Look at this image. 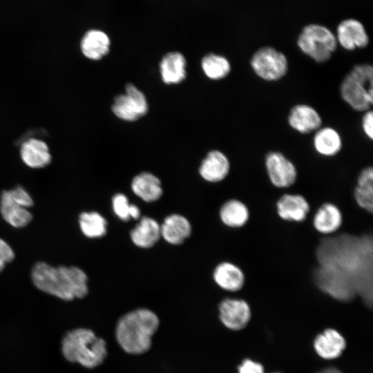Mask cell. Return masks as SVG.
Segmentation results:
<instances>
[{
	"instance_id": "cell-35",
	"label": "cell",
	"mask_w": 373,
	"mask_h": 373,
	"mask_svg": "<svg viewBox=\"0 0 373 373\" xmlns=\"http://www.w3.org/2000/svg\"><path fill=\"white\" fill-rule=\"evenodd\" d=\"M283 278H288V277H283Z\"/></svg>"
},
{
	"instance_id": "cell-16",
	"label": "cell",
	"mask_w": 373,
	"mask_h": 373,
	"mask_svg": "<svg viewBox=\"0 0 373 373\" xmlns=\"http://www.w3.org/2000/svg\"><path fill=\"white\" fill-rule=\"evenodd\" d=\"M287 122L289 126L301 134H308L321 127L322 118L312 106L298 104L291 107Z\"/></svg>"
},
{
	"instance_id": "cell-25",
	"label": "cell",
	"mask_w": 373,
	"mask_h": 373,
	"mask_svg": "<svg viewBox=\"0 0 373 373\" xmlns=\"http://www.w3.org/2000/svg\"><path fill=\"white\" fill-rule=\"evenodd\" d=\"M132 242L137 247L149 249L161 238L160 224L153 218L142 217L130 232Z\"/></svg>"
},
{
	"instance_id": "cell-19",
	"label": "cell",
	"mask_w": 373,
	"mask_h": 373,
	"mask_svg": "<svg viewBox=\"0 0 373 373\" xmlns=\"http://www.w3.org/2000/svg\"><path fill=\"white\" fill-rule=\"evenodd\" d=\"M191 231L189 220L179 213L169 215L160 224L161 238L172 245L183 243L191 236Z\"/></svg>"
},
{
	"instance_id": "cell-6",
	"label": "cell",
	"mask_w": 373,
	"mask_h": 373,
	"mask_svg": "<svg viewBox=\"0 0 373 373\" xmlns=\"http://www.w3.org/2000/svg\"><path fill=\"white\" fill-rule=\"evenodd\" d=\"M296 44L301 52L318 64L328 61L338 48L334 32L325 25L316 23H308L301 28Z\"/></svg>"
},
{
	"instance_id": "cell-26",
	"label": "cell",
	"mask_w": 373,
	"mask_h": 373,
	"mask_svg": "<svg viewBox=\"0 0 373 373\" xmlns=\"http://www.w3.org/2000/svg\"><path fill=\"white\" fill-rule=\"evenodd\" d=\"M133 193L146 202L158 200L162 195L163 189L160 180L149 172H142L135 175L131 182Z\"/></svg>"
},
{
	"instance_id": "cell-23",
	"label": "cell",
	"mask_w": 373,
	"mask_h": 373,
	"mask_svg": "<svg viewBox=\"0 0 373 373\" xmlns=\"http://www.w3.org/2000/svg\"><path fill=\"white\" fill-rule=\"evenodd\" d=\"M186 62L184 55L177 51L165 54L160 62L162 82L168 85L178 84L186 79Z\"/></svg>"
},
{
	"instance_id": "cell-9",
	"label": "cell",
	"mask_w": 373,
	"mask_h": 373,
	"mask_svg": "<svg viewBox=\"0 0 373 373\" xmlns=\"http://www.w3.org/2000/svg\"><path fill=\"white\" fill-rule=\"evenodd\" d=\"M111 109L119 119L135 122L147 113L149 106L144 94L134 84L128 83L125 93L114 98Z\"/></svg>"
},
{
	"instance_id": "cell-20",
	"label": "cell",
	"mask_w": 373,
	"mask_h": 373,
	"mask_svg": "<svg viewBox=\"0 0 373 373\" xmlns=\"http://www.w3.org/2000/svg\"><path fill=\"white\" fill-rule=\"evenodd\" d=\"M219 218L227 227L240 229L248 223L250 211L244 202L238 198H232L224 202L220 206Z\"/></svg>"
},
{
	"instance_id": "cell-3",
	"label": "cell",
	"mask_w": 373,
	"mask_h": 373,
	"mask_svg": "<svg viewBox=\"0 0 373 373\" xmlns=\"http://www.w3.org/2000/svg\"><path fill=\"white\" fill-rule=\"evenodd\" d=\"M158 325V318L151 310L146 308L133 310L121 317L117 323V342L129 354H142L150 348L152 336Z\"/></svg>"
},
{
	"instance_id": "cell-17",
	"label": "cell",
	"mask_w": 373,
	"mask_h": 373,
	"mask_svg": "<svg viewBox=\"0 0 373 373\" xmlns=\"http://www.w3.org/2000/svg\"><path fill=\"white\" fill-rule=\"evenodd\" d=\"M230 168V162L227 155L220 151L213 150L202 161L199 173L205 181L218 183L227 177Z\"/></svg>"
},
{
	"instance_id": "cell-2",
	"label": "cell",
	"mask_w": 373,
	"mask_h": 373,
	"mask_svg": "<svg viewBox=\"0 0 373 373\" xmlns=\"http://www.w3.org/2000/svg\"><path fill=\"white\" fill-rule=\"evenodd\" d=\"M31 278L39 290L64 300L82 298L88 292L87 275L77 267H53L37 262L32 269Z\"/></svg>"
},
{
	"instance_id": "cell-1",
	"label": "cell",
	"mask_w": 373,
	"mask_h": 373,
	"mask_svg": "<svg viewBox=\"0 0 373 373\" xmlns=\"http://www.w3.org/2000/svg\"><path fill=\"white\" fill-rule=\"evenodd\" d=\"M372 233L338 232L321 236L316 249L313 273L316 287L341 303L360 298L372 305Z\"/></svg>"
},
{
	"instance_id": "cell-13",
	"label": "cell",
	"mask_w": 373,
	"mask_h": 373,
	"mask_svg": "<svg viewBox=\"0 0 373 373\" xmlns=\"http://www.w3.org/2000/svg\"><path fill=\"white\" fill-rule=\"evenodd\" d=\"M334 33L338 44L347 51L364 48L370 41L364 24L354 18L341 21L336 26Z\"/></svg>"
},
{
	"instance_id": "cell-15",
	"label": "cell",
	"mask_w": 373,
	"mask_h": 373,
	"mask_svg": "<svg viewBox=\"0 0 373 373\" xmlns=\"http://www.w3.org/2000/svg\"><path fill=\"white\" fill-rule=\"evenodd\" d=\"M214 283L222 290L238 292L245 285L246 277L244 271L237 264L229 260H224L215 267L213 271Z\"/></svg>"
},
{
	"instance_id": "cell-34",
	"label": "cell",
	"mask_w": 373,
	"mask_h": 373,
	"mask_svg": "<svg viewBox=\"0 0 373 373\" xmlns=\"http://www.w3.org/2000/svg\"><path fill=\"white\" fill-rule=\"evenodd\" d=\"M317 373H343L341 370L336 367H327L320 370Z\"/></svg>"
},
{
	"instance_id": "cell-7",
	"label": "cell",
	"mask_w": 373,
	"mask_h": 373,
	"mask_svg": "<svg viewBox=\"0 0 373 373\" xmlns=\"http://www.w3.org/2000/svg\"><path fill=\"white\" fill-rule=\"evenodd\" d=\"M33 204L30 195L19 185L10 190H3L1 194V214L9 224L16 228L26 227L31 222L32 215L28 208Z\"/></svg>"
},
{
	"instance_id": "cell-4",
	"label": "cell",
	"mask_w": 373,
	"mask_h": 373,
	"mask_svg": "<svg viewBox=\"0 0 373 373\" xmlns=\"http://www.w3.org/2000/svg\"><path fill=\"white\" fill-rule=\"evenodd\" d=\"M61 352L67 361L87 368L100 365L107 354L105 341L85 328L73 329L64 336Z\"/></svg>"
},
{
	"instance_id": "cell-31",
	"label": "cell",
	"mask_w": 373,
	"mask_h": 373,
	"mask_svg": "<svg viewBox=\"0 0 373 373\" xmlns=\"http://www.w3.org/2000/svg\"><path fill=\"white\" fill-rule=\"evenodd\" d=\"M15 258V253L11 247L3 239L0 238V272L6 265Z\"/></svg>"
},
{
	"instance_id": "cell-8",
	"label": "cell",
	"mask_w": 373,
	"mask_h": 373,
	"mask_svg": "<svg viewBox=\"0 0 373 373\" xmlns=\"http://www.w3.org/2000/svg\"><path fill=\"white\" fill-rule=\"evenodd\" d=\"M250 66L258 77L267 82L281 79L289 68L286 55L269 46H262L253 53Z\"/></svg>"
},
{
	"instance_id": "cell-29",
	"label": "cell",
	"mask_w": 373,
	"mask_h": 373,
	"mask_svg": "<svg viewBox=\"0 0 373 373\" xmlns=\"http://www.w3.org/2000/svg\"><path fill=\"white\" fill-rule=\"evenodd\" d=\"M79 224L82 233L89 238H102L107 231L106 220L97 211L82 212Z\"/></svg>"
},
{
	"instance_id": "cell-33",
	"label": "cell",
	"mask_w": 373,
	"mask_h": 373,
	"mask_svg": "<svg viewBox=\"0 0 373 373\" xmlns=\"http://www.w3.org/2000/svg\"><path fill=\"white\" fill-rule=\"evenodd\" d=\"M361 126L363 133L372 140L373 139V112L371 109L364 112L361 119Z\"/></svg>"
},
{
	"instance_id": "cell-30",
	"label": "cell",
	"mask_w": 373,
	"mask_h": 373,
	"mask_svg": "<svg viewBox=\"0 0 373 373\" xmlns=\"http://www.w3.org/2000/svg\"><path fill=\"white\" fill-rule=\"evenodd\" d=\"M112 209L115 215L124 222L137 220L140 218V209L133 204L129 203L127 196L118 193L114 195L111 200Z\"/></svg>"
},
{
	"instance_id": "cell-10",
	"label": "cell",
	"mask_w": 373,
	"mask_h": 373,
	"mask_svg": "<svg viewBox=\"0 0 373 373\" xmlns=\"http://www.w3.org/2000/svg\"><path fill=\"white\" fill-rule=\"evenodd\" d=\"M265 168L270 184L277 189H288L296 182V166L280 151H270L267 153L265 157Z\"/></svg>"
},
{
	"instance_id": "cell-27",
	"label": "cell",
	"mask_w": 373,
	"mask_h": 373,
	"mask_svg": "<svg viewBox=\"0 0 373 373\" xmlns=\"http://www.w3.org/2000/svg\"><path fill=\"white\" fill-rule=\"evenodd\" d=\"M313 146L319 155L333 157L341 151L343 142L341 135L335 128L325 126L315 131Z\"/></svg>"
},
{
	"instance_id": "cell-36",
	"label": "cell",
	"mask_w": 373,
	"mask_h": 373,
	"mask_svg": "<svg viewBox=\"0 0 373 373\" xmlns=\"http://www.w3.org/2000/svg\"><path fill=\"white\" fill-rule=\"evenodd\" d=\"M274 373H280V372H274Z\"/></svg>"
},
{
	"instance_id": "cell-11",
	"label": "cell",
	"mask_w": 373,
	"mask_h": 373,
	"mask_svg": "<svg viewBox=\"0 0 373 373\" xmlns=\"http://www.w3.org/2000/svg\"><path fill=\"white\" fill-rule=\"evenodd\" d=\"M278 216L283 221L300 223L305 221L312 212L311 205L300 193L285 192L276 202Z\"/></svg>"
},
{
	"instance_id": "cell-24",
	"label": "cell",
	"mask_w": 373,
	"mask_h": 373,
	"mask_svg": "<svg viewBox=\"0 0 373 373\" xmlns=\"http://www.w3.org/2000/svg\"><path fill=\"white\" fill-rule=\"evenodd\" d=\"M111 39L104 31L91 29L85 32L80 41L82 53L86 58L97 61L105 57L110 50Z\"/></svg>"
},
{
	"instance_id": "cell-14",
	"label": "cell",
	"mask_w": 373,
	"mask_h": 373,
	"mask_svg": "<svg viewBox=\"0 0 373 373\" xmlns=\"http://www.w3.org/2000/svg\"><path fill=\"white\" fill-rule=\"evenodd\" d=\"M343 215L334 203L326 202L321 204L312 215L314 229L323 236H332L343 227Z\"/></svg>"
},
{
	"instance_id": "cell-32",
	"label": "cell",
	"mask_w": 373,
	"mask_h": 373,
	"mask_svg": "<svg viewBox=\"0 0 373 373\" xmlns=\"http://www.w3.org/2000/svg\"><path fill=\"white\" fill-rule=\"evenodd\" d=\"M238 373H265L262 365L250 358H245L238 367Z\"/></svg>"
},
{
	"instance_id": "cell-28",
	"label": "cell",
	"mask_w": 373,
	"mask_h": 373,
	"mask_svg": "<svg viewBox=\"0 0 373 373\" xmlns=\"http://www.w3.org/2000/svg\"><path fill=\"white\" fill-rule=\"evenodd\" d=\"M201 67L204 75L210 79L220 80L231 72L229 61L224 56L209 53L202 57Z\"/></svg>"
},
{
	"instance_id": "cell-5",
	"label": "cell",
	"mask_w": 373,
	"mask_h": 373,
	"mask_svg": "<svg viewBox=\"0 0 373 373\" xmlns=\"http://www.w3.org/2000/svg\"><path fill=\"white\" fill-rule=\"evenodd\" d=\"M343 100L352 109L365 112L373 103V67L356 64L345 76L340 85Z\"/></svg>"
},
{
	"instance_id": "cell-21",
	"label": "cell",
	"mask_w": 373,
	"mask_h": 373,
	"mask_svg": "<svg viewBox=\"0 0 373 373\" xmlns=\"http://www.w3.org/2000/svg\"><path fill=\"white\" fill-rule=\"evenodd\" d=\"M353 200L363 211L373 213V168L367 166L358 173L352 190Z\"/></svg>"
},
{
	"instance_id": "cell-18",
	"label": "cell",
	"mask_w": 373,
	"mask_h": 373,
	"mask_svg": "<svg viewBox=\"0 0 373 373\" xmlns=\"http://www.w3.org/2000/svg\"><path fill=\"white\" fill-rule=\"evenodd\" d=\"M314 349L321 358L327 360L339 357L346 347V341L337 330L327 328L318 334L314 341Z\"/></svg>"
},
{
	"instance_id": "cell-22",
	"label": "cell",
	"mask_w": 373,
	"mask_h": 373,
	"mask_svg": "<svg viewBox=\"0 0 373 373\" xmlns=\"http://www.w3.org/2000/svg\"><path fill=\"white\" fill-rule=\"evenodd\" d=\"M20 156L23 163L32 169L45 167L52 160L47 144L37 138H30L21 144Z\"/></svg>"
},
{
	"instance_id": "cell-12",
	"label": "cell",
	"mask_w": 373,
	"mask_h": 373,
	"mask_svg": "<svg viewBox=\"0 0 373 373\" xmlns=\"http://www.w3.org/2000/svg\"><path fill=\"white\" fill-rule=\"evenodd\" d=\"M219 318L228 329L240 330L245 328L251 318V308L242 298H226L218 306Z\"/></svg>"
}]
</instances>
